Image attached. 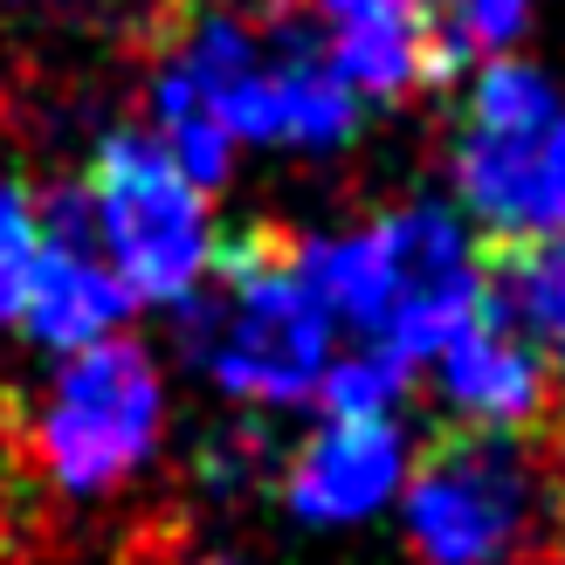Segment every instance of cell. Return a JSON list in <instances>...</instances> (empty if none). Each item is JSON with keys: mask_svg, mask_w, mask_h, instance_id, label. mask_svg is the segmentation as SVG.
<instances>
[{"mask_svg": "<svg viewBox=\"0 0 565 565\" xmlns=\"http://www.w3.org/2000/svg\"><path fill=\"white\" fill-rule=\"evenodd\" d=\"M180 310V345L201 373L242 407H303L318 401L338 331L297 269V235L276 221H242L214 242V263Z\"/></svg>", "mask_w": 565, "mask_h": 565, "instance_id": "obj_1", "label": "cell"}, {"mask_svg": "<svg viewBox=\"0 0 565 565\" xmlns=\"http://www.w3.org/2000/svg\"><path fill=\"white\" fill-rule=\"evenodd\" d=\"M407 531L428 565H531L558 545L552 428L441 420L407 476Z\"/></svg>", "mask_w": 565, "mask_h": 565, "instance_id": "obj_2", "label": "cell"}, {"mask_svg": "<svg viewBox=\"0 0 565 565\" xmlns=\"http://www.w3.org/2000/svg\"><path fill=\"white\" fill-rule=\"evenodd\" d=\"M456 193L483 248L565 228V97L545 70L483 63L456 118Z\"/></svg>", "mask_w": 565, "mask_h": 565, "instance_id": "obj_3", "label": "cell"}, {"mask_svg": "<svg viewBox=\"0 0 565 565\" xmlns=\"http://www.w3.org/2000/svg\"><path fill=\"white\" fill-rule=\"evenodd\" d=\"M83 207H90V235L131 303H180L214 263L201 186L166 159L146 125L104 131L90 173H83Z\"/></svg>", "mask_w": 565, "mask_h": 565, "instance_id": "obj_4", "label": "cell"}, {"mask_svg": "<svg viewBox=\"0 0 565 565\" xmlns=\"http://www.w3.org/2000/svg\"><path fill=\"white\" fill-rule=\"evenodd\" d=\"M166 428V380L146 345L104 338L70 352V365L49 386V407L35 420V448L55 490L110 497L152 462Z\"/></svg>", "mask_w": 565, "mask_h": 565, "instance_id": "obj_5", "label": "cell"}, {"mask_svg": "<svg viewBox=\"0 0 565 565\" xmlns=\"http://www.w3.org/2000/svg\"><path fill=\"white\" fill-rule=\"evenodd\" d=\"M365 228H373L380 276H386V331H380L373 352L420 365L428 352H441V338L483 297V263L469 248V228L435 201L386 207Z\"/></svg>", "mask_w": 565, "mask_h": 565, "instance_id": "obj_6", "label": "cell"}, {"mask_svg": "<svg viewBox=\"0 0 565 565\" xmlns=\"http://www.w3.org/2000/svg\"><path fill=\"white\" fill-rule=\"evenodd\" d=\"M125 282L110 276L104 248L90 235V207H83V186H55L42 207V256H35V282H28L21 324L35 345L49 352H83L118 338L125 324Z\"/></svg>", "mask_w": 565, "mask_h": 565, "instance_id": "obj_7", "label": "cell"}, {"mask_svg": "<svg viewBox=\"0 0 565 565\" xmlns=\"http://www.w3.org/2000/svg\"><path fill=\"white\" fill-rule=\"evenodd\" d=\"M441 386L456 401V420H476V428H545L552 407L545 359L524 345V331L490 290L441 338Z\"/></svg>", "mask_w": 565, "mask_h": 565, "instance_id": "obj_8", "label": "cell"}, {"mask_svg": "<svg viewBox=\"0 0 565 565\" xmlns=\"http://www.w3.org/2000/svg\"><path fill=\"white\" fill-rule=\"evenodd\" d=\"M401 490V428L393 420H324L290 469H282V497L303 524H359Z\"/></svg>", "mask_w": 565, "mask_h": 565, "instance_id": "obj_9", "label": "cell"}, {"mask_svg": "<svg viewBox=\"0 0 565 565\" xmlns=\"http://www.w3.org/2000/svg\"><path fill=\"white\" fill-rule=\"evenodd\" d=\"M303 14L318 21L331 63L345 70L359 97L401 104L420 90V21L414 0H303Z\"/></svg>", "mask_w": 565, "mask_h": 565, "instance_id": "obj_10", "label": "cell"}, {"mask_svg": "<svg viewBox=\"0 0 565 565\" xmlns=\"http://www.w3.org/2000/svg\"><path fill=\"white\" fill-rule=\"evenodd\" d=\"M483 290L511 310V324L545 359V373L565 380V228L483 248Z\"/></svg>", "mask_w": 565, "mask_h": 565, "instance_id": "obj_11", "label": "cell"}, {"mask_svg": "<svg viewBox=\"0 0 565 565\" xmlns=\"http://www.w3.org/2000/svg\"><path fill=\"white\" fill-rule=\"evenodd\" d=\"M420 21V90H441L476 63L511 55L524 35L531 0H414Z\"/></svg>", "mask_w": 565, "mask_h": 565, "instance_id": "obj_12", "label": "cell"}, {"mask_svg": "<svg viewBox=\"0 0 565 565\" xmlns=\"http://www.w3.org/2000/svg\"><path fill=\"white\" fill-rule=\"evenodd\" d=\"M146 131L159 138L166 159H173L201 193L228 180V166H235V138L221 131V118L207 110V97L193 90L180 70H166V63L152 70V125H146Z\"/></svg>", "mask_w": 565, "mask_h": 565, "instance_id": "obj_13", "label": "cell"}, {"mask_svg": "<svg viewBox=\"0 0 565 565\" xmlns=\"http://www.w3.org/2000/svg\"><path fill=\"white\" fill-rule=\"evenodd\" d=\"M35 256H42V207L14 173H0V324H21Z\"/></svg>", "mask_w": 565, "mask_h": 565, "instance_id": "obj_14", "label": "cell"}, {"mask_svg": "<svg viewBox=\"0 0 565 565\" xmlns=\"http://www.w3.org/2000/svg\"><path fill=\"white\" fill-rule=\"evenodd\" d=\"M201 565H228V558H201Z\"/></svg>", "mask_w": 565, "mask_h": 565, "instance_id": "obj_15", "label": "cell"}]
</instances>
